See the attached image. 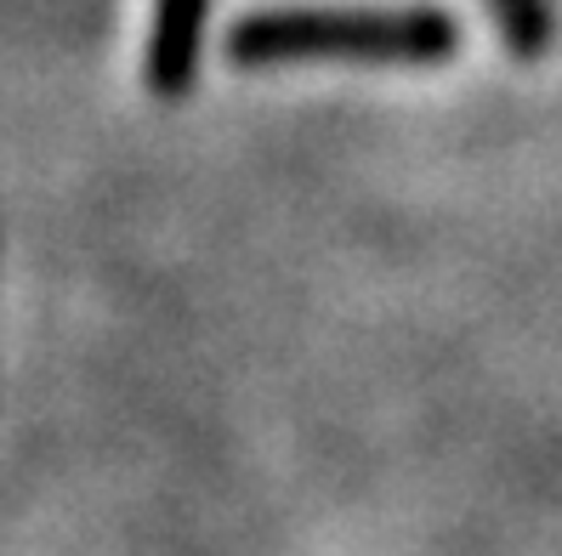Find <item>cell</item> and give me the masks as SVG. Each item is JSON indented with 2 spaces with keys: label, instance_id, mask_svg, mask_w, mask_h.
Instances as JSON below:
<instances>
[{
  "label": "cell",
  "instance_id": "2",
  "mask_svg": "<svg viewBox=\"0 0 562 556\" xmlns=\"http://www.w3.org/2000/svg\"><path fill=\"white\" fill-rule=\"evenodd\" d=\"M205 12L211 0H154V29H148V57H143V80L154 97H182L193 86Z\"/></svg>",
  "mask_w": 562,
  "mask_h": 556
},
{
  "label": "cell",
  "instance_id": "1",
  "mask_svg": "<svg viewBox=\"0 0 562 556\" xmlns=\"http://www.w3.org/2000/svg\"><path fill=\"white\" fill-rule=\"evenodd\" d=\"M454 18L432 7H273L250 12L227 35L234 63H313V57H352V63H438L454 52Z\"/></svg>",
  "mask_w": 562,
  "mask_h": 556
},
{
  "label": "cell",
  "instance_id": "3",
  "mask_svg": "<svg viewBox=\"0 0 562 556\" xmlns=\"http://www.w3.org/2000/svg\"><path fill=\"white\" fill-rule=\"evenodd\" d=\"M501 41L517 52V57H540L551 46V7L546 0H483Z\"/></svg>",
  "mask_w": 562,
  "mask_h": 556
}]
</instances>
